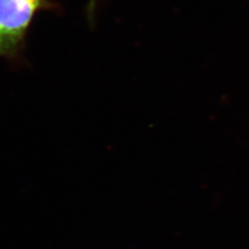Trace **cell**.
Masks as SVG:
<instances>
[{
	"label": "cell",
	"mask_w": 249,
	"mask_h": 249,
	"mask_svg": "<svg viewBox=\"0 0 249 249\" xmlns=\"http://www.w3.org/2000/svg\"><path fill=\"white\" fill-rule=\"evenodd\" d=\"M51 8L50 0H0V37L14 55L23 45L36 14Z\"/></svg>",
	"instance_id": "1"
},
{
	"label": "cell",
	"mask_w": 249,
	"mask_h": 249,
	"mask_svg": "<svg viewBox=\"0 0 249 249\" xmlns=\"http://www.w3.org/2000/svg\"><path fill=\"white\" fill-rule=\"evenodd\" d=\"M0 56H7V57H12L14 56V53L9 49V46L2 40L0 37Z\"/></svg>",
	"instance_id": "2"
},
{
	"label": "cell",
	"mask_w": 249,
	"mask_h": 249,
	"mask_svg": "<svg viewBox=\"0 0 249 249\" xmlns=\"http://www.w3.org/2000/svg\"><path fill=\"white\" fill-rule=\"evenodd\" d=\"M95 5H96V0H89V6H88L89 16L92 14L93 10H94V9H95Z\"/></svg>",
	"instance_id": "3"
}]
</instances>
